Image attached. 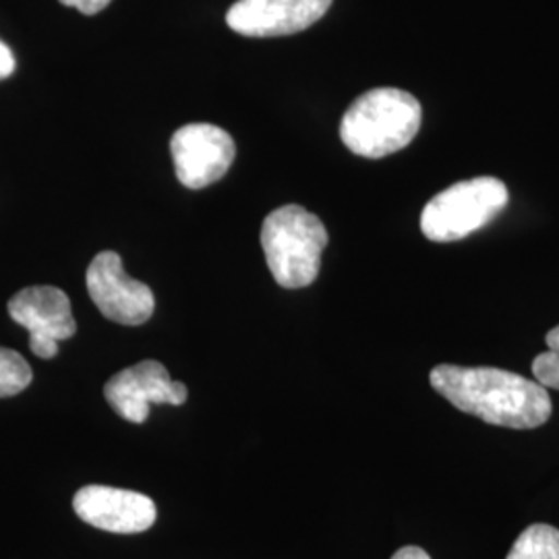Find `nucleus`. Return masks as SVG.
<instances>
[{"mask_svg": "<svg viewBox=\"0 0 559 559\" xmlns=\"http://www.w3.org/2000/svg\"><path fill=\"white\" fill-rule=\"evenodd\" d=\"M431 388L459 411L489 425L535 429L551 417V399L539 381L496 367L438 365Z\"/></svg>", "mask_w": 559, "mask_h": 559, "instance_id": "f257e3e1", "label": "nucleus"}, {"mask_svg": "<svg viewBox=\"0 0 559 559\" xmlns=\"http://www.w3.org/2000/svg\"><path fill=\"white\" fill-rule=\"evenodd\" d=\"M423 120L419 100L396 87L369 90L344 112L340 140L360 158H385L411 145Z\"/></svg>", "mask_w": 559, "mask_h": 559, "instance_id": "f03ea898", "label": "nucleus"}, {"mask_svg": "<svg viewBox=\"0 0 559 559\" xmlns=\"http://www.w3.org/2000/svg\"><path fill=\"white\" fill-rule=\"evenodd\" d=\"M328 247L323 222L300 205H282L261 226V249L267 267L282 288H305L320 274Z\"/></svg>", "mask_w": 559, "mask_h": 559, "instance_id": "7ed1b4c3", "label": "nucleus"}, {"mask_svg": "<svg viewBox=\"0 0 559 559\" xmlns=\"http://www.w3.org/2000/svg\"><path fill=\"white\" fill-rule=\"evenodd\" d=\"M510 201L506 182L496 177L460 180L423 207L420 233L433 242H454L485 228Z\"/></svg>", "mask_w": 559, "mask_h": 559, "instance_id": "20e7f679", "label": "nucleus"}, {"mask_svg": "<svg viewBox=\"0 0 559 559\" xmlns=\"http://www.w3.org/2000/svg\"><path fill=\"white\" fill-rule=\"evenodd\" d=\"M85 282L90 299L106 320L120 325H141L154 316L156 299L152 288L131 278L115 251H102L92 260Z\"/></svg>", "mask_w": 559, "mask_h": 559, "instance_id": "39448f33", "label": "nucleus"}, {"mask_svg": "<svg viewBox=\"0 0 559 559\" xmlns=\"http://www.w3.org/2000/svg\"><path fill=\"white\" fill-rule=\"evenodd\" d=\"M177 179L187 189H203L221 180L237 156L228 131L210 122H189L170 140Z\"/></svg>", "mask_w": 559, "mask_h": 559, "instance_id": "423d86ee", "label": "nucleus"}, {"mask_svg": "<svg viewBox=\"0 0 559 559\" xmlns=\"http://www.w3.org/2000/svg\"><path fill=\"white\" fill-rule=\"evenodd\" d=\"M9 316L29 332V348L40 359H52L59 342L73 338L78 323L71 300L57 286H29L9 300Z\"/></svg>", "mask_w": 559, "mask_h": 559, "instance_id": "0eeeda50", "label": "nucleus"}, {"mask_svg": "<svg viewBox=\"0 0 559 559\" xmlns=\"http://www.w3.org/2000/svg\"><path fill=\"white\" fill-rule=\"evenodd\" d=\"M185 383L170 380L166 367L158 360H141L112 376L104 385V399L120 419L141 425L150 417L152 404L180 406L187 402Z\"/></svg>", "mask_w": 559, "mask_h": 559, "instance_id": "6e6552de", "label": "nucleus"}, {"mask_svg": "<svg viewBox=\"0 0 559 559\" xmlns=\"http://www.w3.org/2000/svg\"><path fill=\"white\" fill-rule=\"evenodd\" d=\"M73 510L85 524L117 535H138L154 526L158 508L152 498L108 485L81 487Z\"/></svg>", "mask_w": 559, "mask_h": 559, "instance_id": "1a4fd4ad", "label": "nucleus"}, {"mask_svg": "<svg viewBox=\"0 0 559 559\" xmlns=\"http://www.w3.org/2000/svg\"><path fill=\"white\" fill-rule=\"evenodd\" d=\"M334 0H239L226 23L233 32L249 38H278L309 29L328 13Z\"/></svg>", "mask_w": 559, "mask_h": 559, "instance_id": "9d476101", "label": "nucleus"}, {"mask_svg": "<svg viewBox=\"0 0 559 559\" xmlns=\"http://www.w3.org/2000/svg\"><path fill=\"white\" fill-rule=\"evenodd\" d=\"M506 559H559L558 528L549 524L528 526Z\"/></svg>", "mask_w": 559, "mask_h": 559, "instance_id": "9b49d317", "label": "nucleus"}, {"mask_svg": "<svg viewBox=\"0 0 559 559\" xmlns=\"http://www.w3.org/2000/svg\"><path fill=\"white\" fill-rule=\"evenodd\" d=\"M34 380L29 362L17 350L0 346V399L21 394Z\"/></svg>", "mask_w": 559, "mask_h": 559, "instance_id": "f8f14e48", "label": "nucleus"}, {"mask_svg": "<svg viewBox=\"0 0 559 559\" xmlns=\"http://www.w3.org/2000/svg\"><path fill=\"white\" fill-rule=\"evenodd\" d=\"M545 342L549 350L533 360V376L543 388L559 390V325L549 330Z\"/></svg>", "mask_w": 559, "mask_h": 559, "instance_id": "ddd939ff", "label": "nucleus"}, {"mask_svg": "<svg viewBox=\"0 0 559 559\" xmlns=\"http://www.w3.org/2000/svg\"><path fill=\"white\" fill-rule=\"evenodd\" d=\"M64 7L78 9L83 15H96L102 9H106L112 0H60Z\"/></svg>", "mask_w": 559, "mask_h": 559, "instance_id": "4468645a", "label": "nucleus"}, {"mask_svg": "<svg viewBox=\"0 0 559 559\" xmlns=\"http://www.w3.org/2000/svg\"><path fill=\"white\" fill-rule=\"evenodd\" d=\"M15 71V57L13 50L0 40V81L11 78Z\"/></svg>", "mask_w": 559, "mask_h": 559, "instance_id": "2eb2a0df", "label": "nucleus"}, {"mask_svg": "<svg viewBox=\"0 0 559 559\" xmlns=\"http://www.w3.org/2000/svg\"><path fill=\"white\" fill-rule=\"evenodd\" d=\"M392 559H431L420 547H402Z\"/></svg>", "mask_w": 559, "mask_h": 559, "instance_id": "dca6fc26", "label": "nucleus"}]
</instances>
